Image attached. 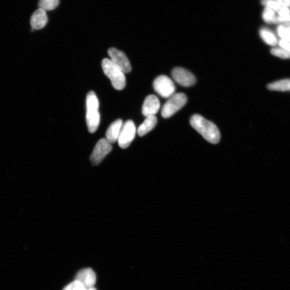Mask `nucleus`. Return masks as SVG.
<instances>
[{"mask_svg": "<svg viewBox=\"0 0 290 290\" xmlns=\"http://www.w3.org/2000/svg\"><path fill=\"white\" fill-rule=\"evenodd\" d=\"M86 106V122L88 129L90 133L93 134L98 129L100 123L99 101L94 92L90 91L88 93Z\"/></svg>", "mask_w": 290, "mask_h": 290, "instance_id": "obj_2", "label": "nucleus"}, {"mask_svg": "<svg viewBox=\"0 0 290 290\" xmlns=\"http://www.w3.org/2000/svg\"><path fill=\"white\" fill-rule=\"evenodd\" d=\"M275 1L285 7L288 8L290 7V0H275Z\"/></svg>", "mask_w": 290, "mask_h": 290, "instance_id": "obj_23", "label": "nucleus"}, {"mask_svg": "<svg viewBox=\"0 0 290 290\" xmlns=\"http://www.w3.org/2000/svg\"><path fill=\"white\" fill-rule=\"evenodd\" d=\"M157 123V118L155 116H150L146 117L143 124L139 127L138 130V135L144 136L151 130H153Z\"/></svg>", "mask_w": 290, "mask_h": 290, "instance_id": "obj_14", "label": "nucleus"}, {"mask_svg": "<svg viewBox=\"0 0 290 290\" xmlns=\"http://www.w3.org/2000/svg\"><path fill=\"white\" fill-rule=\"evenodd\" d=\"M160 103L159 100L154 95H150L145 99L142 111L144 116L148 117L155 116V114L159 110Z\"/></svg>", "mask_w": 290, "mask_h": 290, "instance_id": "obj_10", "label": "nucleus"}, {"mask_svg": "<svg viewBox=\"0 0 290 290\" xmlns=\"http://www.w3.org/2000/svg\"><path fill=\"white\" fill-rule=\"evenodd\" d=\"M87 290H96V289L94 287H93L91 288L87 289Z\"/></svg>", "mask_w": 290, "mask_h": 290, "instance_id": "obj_24", "label": "nucleus"}, {"mask_svg": "<svg viewBox=\"0 0 290 290\" xmlns=\"http://www.w3.org/2000/svg\"><path fill=\"white\" fill-rule=\"evenodd\" d=\"M122 119H117L110 125L108 129L106 136V140L110 144H113L118 141L119 133L123 125Z\"/></svg>", "mask_w": 290, "mask_h": 290, "instance_id": "obj_13", "label": "nucleus"}, {"mask_svg": "<svg viewBox=\"0 0 290 290\" xmlns=\"http://www.w3.org/2000/svg\"><path fill=\"white\" fill-rule=\"evenodd\" d=\"M153 87L155 91L164 98H171L175 92L173 81L166 75L157 77L154 81Z\"/></svg>", "mask_w": 290, "mask_h": 290, "instance_id": "obj_6", "label": "nucleus"}, {"mask_svg": "<svg viewBox=\"0 0 290 290\" xmlns=\"http://www.w3.org/2000/svg\"><path fill=\"white\" fill-rule=\"evenodd\" d=\"M267 88L274 91H289L290 90V79L288 78L271 83L268 84Z\"/></svg>", "mask_w": 290, "mask_h": 290, "instance_id": "obj_16", "label": "nucleus"}, {"mask_svg": "<svg viewBox=\"0 0 290 290\" xmlns=\"http://www.w3.org/2000/svg\"><path fill=\"white\" fill-rule=\"evenodd\" d=\"M279 44L280 47L283 48V49L290 52V41H287L285 40H283V39H281L279 41Z\"/></svg>", "mask_w": 290, "mask_h": 290, "instance_id": "obj_22", "label": "nucleus"}, {"mask_svg": "<svg viewBox=\"0 0 290 290\" xmlns=\"http://www.w3.org/2000/svg\"><path fill=\"white\" fill-rule=\"evenodd\" d=\"M271 53L273 55L281 59H290V52L284 50L281 47L272 48Z\"/></svg>", "mask_w": 290, "mask_h": 290, "instance_id": "obj_20", "label": "nucleus"}, {"mask_svg": "<svg viewBox=\"0 0 290 290\" xmlns=\"http://www.w3.org/2000/svg\"></svg>", "mask_w": 290, "mask_h": 290, "instance_id": "obj_25", "label": "nucleus"}, {"mask_svg": "<svg viewBox=\"0 0 290 290\" xmlns=\"http://www.w3.org/2000/svg\"><path fill=\"white\" fill-rule=\"evenodd\" d=\"M263 19L265 22L269 24L277 23V15L276 12L268 7H265L263 11Z\"/></svg>", "mask_w": 290, "mask_h": 290, "instance_id": "obj_19", "label": "nucleus"}, {"mask_svg": "<svg viewBox=\"0 0 290 290\" xmlns=\"http://www.w3.org/2000/svg\"><path fill=\"white\" fill-rule=\"evenodd\" d=\"M46 11L41 8L35 11L31 17L30 24L33 29L40 30L44 28L47 23Z\"/></svg>", "mask_w": 290, "mask_h": 290, "instance_id": "obj_12", "label": "nucleus"}, {"mask_svg": "<svg viewBox=\"0 0 290 290\" xmlns=\"http://www.w3.org/2000/svg\"><path fill=\"white\" fill-rule=\"evenodd\" d=\"M59 0H39V8L45 11L55 9L59 4Z\"/></svg>", "mask_w": 290, "mask_h": 290, "instance_id": "obj_17", "label": "nucleus"}, {"mask_svg": "<svg viewBox=\"0 0 290 290\" xmlns=\"http://www.w3.org/2000/svg\"><path fill=\"white\" fill-rule=\"evenodd\" d=\"M63 290H87L79 281L75 280L64 288Z\"/></svg>", "mask_w": 290, "mask_h": 290, "instance_id": "obj_21", "label": "nucleus"}, {"mask_svg": "<svg viewBox=\"0 0 290 290\" xmlns=\"http://www.w3.org/2000/svg\"><path fill=\"white\" fill-rule=\"evenodd\" d=\"M136 134V127L134 122L131 120L126 121L120 129L117 141L119 147L123 149L128 148L134 141Z\"/></svg>", "mask_w": 290, "mask_h": 290, "instance_id": "obj_5", "label": "nucleus"}, {"mask_svg": "<svg viewBox=\"0 0 290 290\" xmlns=\"http://www.w3.org/2000/svg\"><path fill=\"white\" fill-rule=\"evenodd\" d=\"M112 145L106 138H102L96 144L90 156V161L94 166L99 165L104 160L105 157L112 150Z\"/></svg>", "mask_w": 290, "mask_h": 290, "instance_id": "obj_7", "label": "nucleus"}, {"mask_svg": "<svg viewBox=\"0 0 290 290\" xmlns=\"http://www.w3.org/2000/svg\"><path fill=\"white\" fill-rule=\"evenodd\" d=\"M277 33L281 39L290 42V27L289 23L278 27L277 28Z\"/></svg>", "mask_w": 290, "mask_h": 290, "instance_id": "obj_18", "label": "nucleus"}, {"mask_svg": "<svg viewBox=\"0 0 290 290\" xmlns=\"http://www.w3.org/2000/svg\"><path fill=\"white\" fill-rule=\"evenodd\" d=\"M172 75L175 81L183 87H191L194 85L196 82L195 76L183 68L174 69L172 72Z\"/></svg>", "mask_w": 290, "mask_h": 290, "instance_id": "obj_9", "label": "nucleus"}, {"mask_svg": "<svg viewBox=\"0 0 290 290\" xmlns=\"http://www.w3.org/2000/svg\"><path fill=\"white\" fill-rule=\"evenodd\" d=\"M259 35L265 43L270 46H276L278 40L275 34L268 28H262L259 31Z\"/></svg>", "mask_w": 290, "mask_h": 290, "instance_id": "obj_15", "label": "nucleus"}, {"mask_svg": "<svg viewBox=\"0 0 290 290\" xmlns=\"http://www.w3.org/2000/svg\"><path fill=\"white\" fill-rule=\"evenodd\" d=\"M187 102V97L183 93L174 94L163 106L161 115L165 118L171 117L183 108Z\"/></svg>", "mask_w": 290, "mask_h": 290, "instance_id": "obj_4", "label": "nucleus"}, {"mask_svg": "<svg viewBox=\"0 0 290 290\" xmlns=\"http://www.w3.org/2000/svg\"><path fill=\"white\" fill-rule=\"evenodd\" d=\"M102 68L114 89L121 90L125 88L126 77L124 72L116 67L109 59L105 58L102 60Z\"/></svg>", "mask_w": 290, "mask_h": 290, "instance_id": "obj_3", "label": "nucleus"}, {"mask_svg": "<svg viewBox=\"0 0 290 290\" xmlns=\"http://www.w3.org/2000/svg\"><path fill=\"white\" fill-rule=\"evenodd\" d=\"M190 123L195 129L209 142L216 144L220 140V133L217 126L198 114H193Z\"/></svg>", "mask_w": 290, "mask_h": 290, "instance_id": "obj_1", "label": "nucleus"}, {"mask_svg": "<svg viewBox=\"0 0 290 290\" xmlns=\"http://www.w3.org/2000/svg\"><path fill=\"white\" fill-rule=\"evenodd\" d=\"M75 280L79 281L87 289L94 287L96 283V276L92 269H84L78 272Z\"/></svg>", "mask_w": 290, "mask_h": 290, "instance_id": "obj_11", "label": "nucleus"}, {"mask_svg": "<svg viewBox=\"0 0 290 290\" xmlns=\"http://www.w3.org/2000/svg\"><path fill=\"white\" fill-rule=\"evenodd\" d=\"M108 54L111 62L124 73H128L131 71L130 63L124 53L112 47L109 49Z\"/></svg>", "mask_w": 290, "mask_h": 290, "instance_id": "obj_8", "label": "nucleus"}]
</instances>
